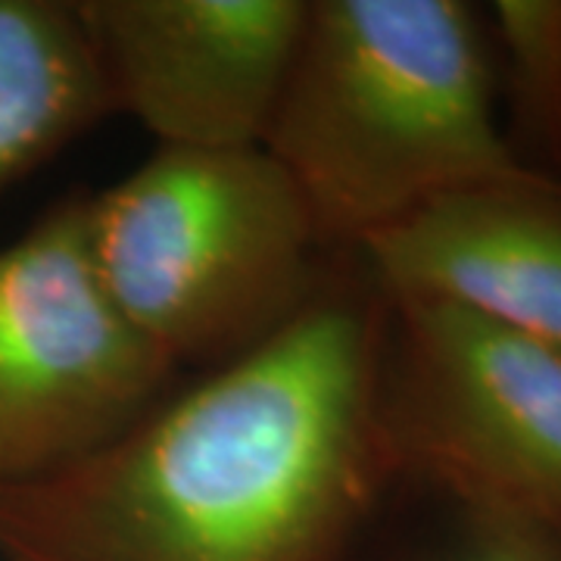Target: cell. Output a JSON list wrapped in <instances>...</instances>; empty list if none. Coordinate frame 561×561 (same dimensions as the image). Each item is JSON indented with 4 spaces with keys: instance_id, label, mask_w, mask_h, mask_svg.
Returning a JSON list of instances; mask_svg holds the SVG:
<instances>
[{
    "instance_id": "4",
    "label": "cell",
    "mask_w": 561,
    "mask_h": 561,
    "mask_svg": "<svg viewBox=\"0 0 561 561\" xmlns=\"http://www.w3.org/2000/svg\"><path fill=\"white\" fill-rule=\"evenodd\" d=\"M381 419L397 481L561 540V353L431 300H387Z\"/></svg>"
},
{
    "instance_id": "9",
    "label": "cell",
    "mask_w": 561,
    "mask_h": 561,
    "mask_svg": "<svg viewBox=\"0 0 561 561\" xmlns=\"http://www.w3.org/2000/svg\"><path fill=\"white\" fill-rule=\"evenodd\" d=\"M500 125L527 172L561 181V0L483 7Z\"/></svg>"
},
{
    "instance_id": "11",
    "label": "cell",
    "mask_w": 561,
    "mask_h": 561,
    "mask_svg": "<svg viewBox=\"0 0 561 561\" xmlns=\"http://www.w3.org/2000/svg\"><path fill=\"white\" fill-rule=\"evenodd\" d=\"M0 561H3V559H0Z\"/></svg>"
},
{
    "instance_id": "10",
    "label": "cell",
    "mask_w": 561,
    "mask_h": 561,
    "mask_svg": "<svg viewBox=\"0 0 561 561\" xmlns=\"http://www.w3.org/2000/svg\"><path fill=\"white\" fill-rule=\"evenodd\" d=\"M446 524L419 561H561V540L540 527L443 502Z\"/></svg>"
},
{
    "instance_id": "2",
    "label": "cell",
    "mask_w": 561,
    "mask_h": 561,
    "mask_svg": "<svg viewBox=\"0 0 561 561\" xmlns=\"http://www.w3.org/2000/svg\"><path fill=\"white\" fill-rule=\"evenodd\" d=\"M262 150L334 253L449 191L534 175L502 135L483 7L465 0H309Z\"/></svg>"
},
{
    "instance_id": "5",
    "label": "cell",
    "mask_w": 561,
    "mask_h": 561,
    "mask_svg": "<svg viewBox=\"0 0 561 561\" xmlns=\"http://www.w3.org/2000/svg\"><path fill=\"white\" fill-rule=\"evenodd\" d=\"M175 368L103 290L84 194L0 247V483L84 459L150 412Z\"/></svg>"
},
{
    "instance_id": "3",
    "label": "cell",
    "mask_w": 561,
    "mask_h": 561,
    "mask_svg": "<svg viewBox=\"0 0 561 561\" xmlns=\"http://www.w3.org/2000/svg\"><path fill=\"white\" fill-rule=\"evenodd\" d=\"M84 238L110 300L175 371H213L275 337L334 253L262 147H157L131 175L84 194Z\"/></svg>"
},
{
    "instance_id": "8",
    "label": "cell",
    "mask_w": 561,
    "mask_h": 561,
    "mask_svg": "<svg viewBox=\"0 0 561 561\" xmlns=\"http://www.w3.org/2000/svg\"><path fill=\"white\" fill-rule=\"evenodd\" d=\"M103 116L110 103L76 0H0V187Z\"/></svg>"
},
{
    "instance_id": "7",
    "label": "cell",
    "mask_w": 561,
    "mask_h": 561,
    "mask_svg": "<svg viewBox=\"0 0 561 561\" xmlns=\"http://www.w3.org/2000/svg\"><path fill=\"white\" fill-rule=\"evenodd\" d=\"M387 300L456 306L561 353V181H481L353 250Z\"/></svg>"
},
{
    "instance_id": "6",
    "label": "cell",
    "mask_w": 561,
    "mask_h": 561,
    "mask_svg": "<svg viewBox=\"0 0 561 561\" xmlns=\"http://www.w3.org/2000/svg\"><path fill=\"white\" fill-rule=\"evenodd\" d=\"M113 113L160 147H262L309 0H76Z\"/></svg>"
},
{
    "instance_id": "1",
    "label": "cell",
    "mask_w": 561,
    "mask_h": 561,
    "mask_svg": "<svg viewBox=\"0 0 561 561\" xmlns=\"http://www.w3.org/2000/svg\"><path fill=\"white\" fill-rule=\"evenodd\" d=\"M390 306L356 253L275 337L84 459L0 483L3 561H346L397 483Z\"/></svg>"
}]
</instances>
